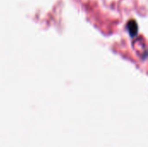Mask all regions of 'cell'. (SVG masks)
Wrapping results in <instances>:
<instances>
[{
    "instance_id": "6da1fadb",
    "label": "cell",
    "mask_w": 148,
    "mask_h": 147,
    "mask_svg": "<svg viewBox=\"0 0 148 147\" xmlns=\"http://www.w3.org/2000/svg\"><path fill=\"white\" fill-rule=\"evenodd\" d=\"M127 27L129 35H130L132 37L135 36L138 34V24H137V23H136L135 20H134V19L130 20V21L127 23Z\"/></svg>"
}]
</instances>
